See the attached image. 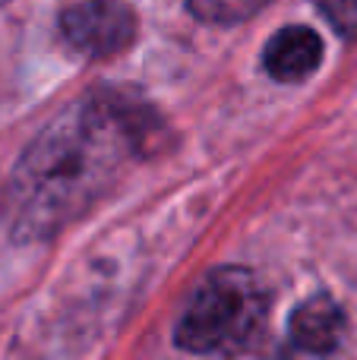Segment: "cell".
Masks as SVG:
<instances>
[{"label": "cell", "instance_id": "ba28073f", "mask_svg": "<svg viewBox=\"0 0 357 360\" xmlns=\"http://www.w3.org/2000/svg\"><path fill=\"white\" fill-rule=\"evenodd\" d=\"M0 4H4V0H0Z\"/></svg>", "mask_w": 357, "mask_h": 360}, {"label": "cell", "instance_id": "8992f818", "mask_svg": "<svg viewBox=\"0 0 357 360\" xmlns=\"http://www.w3.org/2000/svg\"><path fill=\"white\" fill-rule=\"evenodd\" d=\"M272 0H187L190 13L209 25H238L266 10Z\"/></svg>", "mask_w": 357, "mask_h": 360}, {"label": "cell", "instance_id": "3957f363", "mask_svg": "<svg viewBox=\"0 0 357 360\" xmlns=\"http://www.w3.org/2000/svg\"><path fill=\"white\" fill-rule=\"evenodd\" d=\"M60 32L79 54L114 57L136 38V13L124 0H82L60 16Z\"/></svg>", "mask_w": 357, "mask_h": 360}, {"label": "cell", "instance_id": "7a4b0ae2", "mask_svg": "<svg viewBox=\"0 0 357 360\" xmlns=\"http://www.w3.org/2000/svg\"><path fill=\"white\" fill-rule=\"evenodd\" d=\"M269 316L259 278L250 269L225 266L209 272L190 294L177 323V345L193 354H238L257 345Z\"/></svg>", "mask_w": 357, "mask_h": 360}, {"label": "cell", "instance_id": "5b68a950", "mask_svg": "<svg viewBox=\"0 0 357 360\" xmlns=\"http://www.w3.org/2000/svg\"><path fill=\"white\" fill-rule=\"evenodd\" d=\"M288 332L294 348L307 351V354H329L342 345L345 335V313L326 294L297 304V310L288 319Z\"/></svg>", "mask_w": 357, "mask_h": 360}, {"label": "cell", "instance_id": "6da1fadb", "mask_svg": "<svg viewBox=\"0 0 357 360\" xmlns=\"http://www.w3.org/2000/svg\"><path fill=\"white\" fill-rule=\"evenodd\" d=\"M158 117L130 95L101 92L57 114L10 180L16 234L51 237L92 209L124 168L155 149Z\"/></svg>", "mask_w": 357, "mask_h": 360}, {"label": "cell", "instance_id": "52a82bcc", "mask_svg": "<svg viewBox=\"0 0 357 360\" xmlns=\"http://www.w3.org/2000/svg\"><path fill=\"white\" fill-rule=\"evenodd\" d=\"M320 13L345 38H357V0H316Z\"/></svg>", "mask_w": 357, "mask_h": 360}, {"label": "cell", "instance_id": "277c9868", "mask_svg": "<svg viewBox=\"0 0 357 360\" xmlns=\"http://www.w3.org/2000/svg\"><path fill=\"white\" fill-rule=\"evenodd\" d=\"M323 38L310 25H288L275 32L263 51L266 73L278 82H304L323 63Z\"/></svg>", "mask_w": 357, "mask_h": 360}]
</instances>
